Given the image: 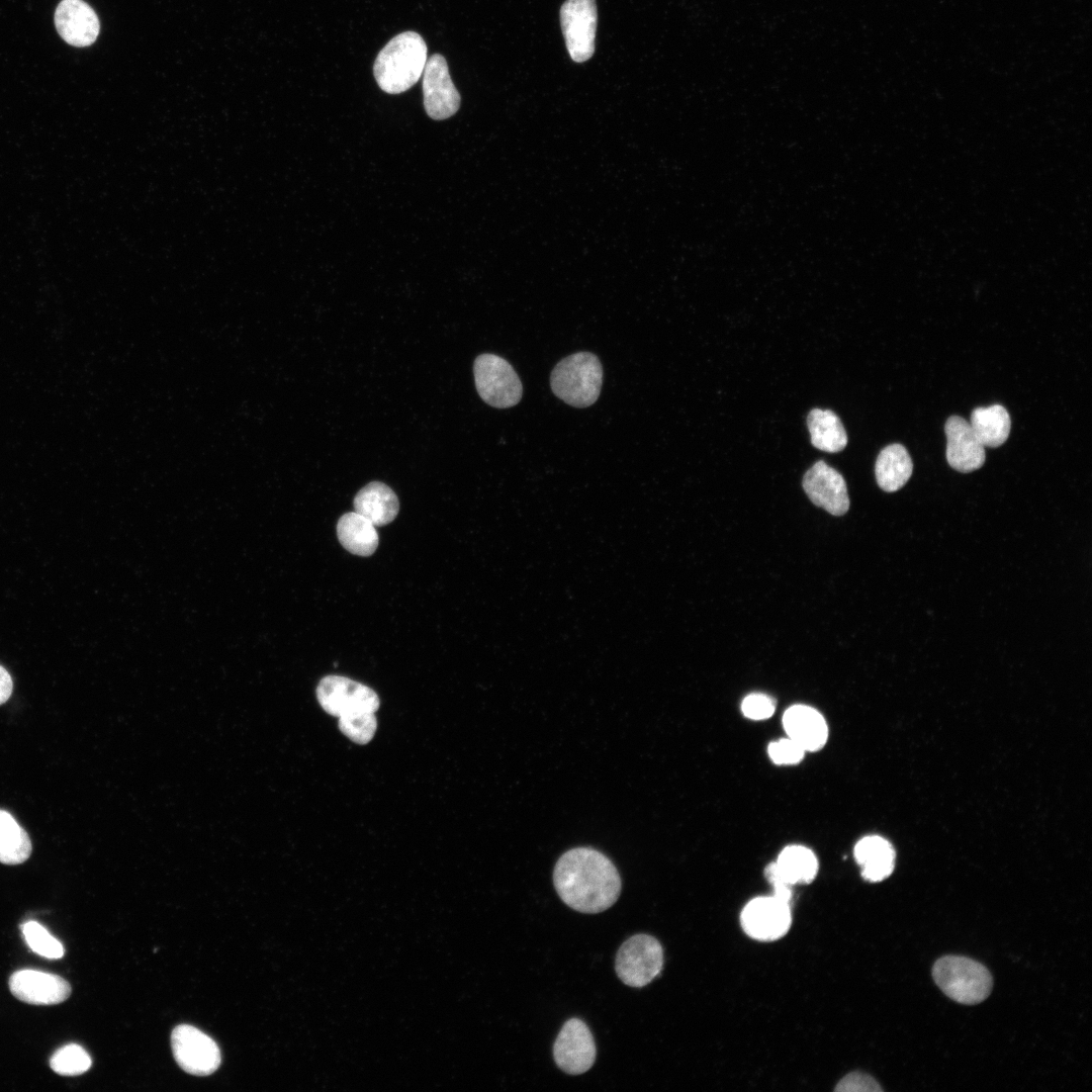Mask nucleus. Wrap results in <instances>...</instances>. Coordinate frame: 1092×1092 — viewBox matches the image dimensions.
I'll return each instance as SVG.
<instances>
[{
    "label": "nucleus",
    "instance_id": "1",
    "mask_svg": "<svg viewBox=\"0 0 1092 1092\" xmlns=\"http://www.w3.org/2000/svg\"><path fill=\"white\" fill-rule=\"evenodd\" d=\"M553 884L567 906L592 914L615 904L622 889L613 861L590 847H576L564 852L554 867Z\"/></svg>",
    "mask_w": 1092,
    "mask_h": 1092
},
{
    "label": "nucleus",
    "instance_id": "15",
    "mask_svg": "<svg viewBox=\"0 0 1092 1092\" xmlns=\"http://www.w3.org/2000/svg\"><path fill=\"white\" fill-rule=\"evenodd\" d=\"M946 435V460L957 471L968 473L983 466L985 447L974 434L970 424L959 416H951L944 426Z\"/></svg>",
    "mask_w": 1092,
    "mask_h": 1092
},
{
    "label": "nucleus",
    "instance_id": "7",
    "mask_svg": "<svg viewBox=\"0 0 1092 1092\" xmlns=\"http://www.w3.org/2000/svg\"><path fill=\"white\" fill-rule=\"evenodd\" d=\"M321 707L330 715L342 717L361 712H376L377 694L369 687L340 675H328L316 688Z\"/></svg>",
    "mask_w": 1092,
    "mask_h": 1092
},
{
    "label": "nucleus",
    "instance_id": "13",
    "mask_svg": "<svg viewBox=\"0 0 1092 1092\" xmlns=\"http://www.w3.org/2000/svg\"><path fill=\"white\" fill-rule=\"evenodd\" d=\"M803 488L811 502L833 516L844 515L849 508L846 482L842 475L824 461H817L803 477Z\"/></svg>",
    "mask_w": 1092,
    "mask_h": 1092
},
{
    "label": "nucleus",
    "instance_id": "24",
    "mask_svg": "<svg viewBox=\"0 0 1092 1092\" xmlns=\"http://www.w3.org/2000/svg\"><path fill=\"white\" fill-rule=\"evenodd\" d=\"M807 426L812 445L828 453H836L847 445L845 429L830 410L813 408L807 417Z\"/></svg>",
    "mask_w": 1092,
    "mask_h": 1092
},
{
    "label": "nucleus",
    "instance_id": "12",
    "mask_svg": "<svg viewBox=\"0 0 1092 1092\" xmlns=\"http://www.w3.org/2000/svg\"><path fill=\"white\" fill-rule=\"evenodd\" d=\"M424 107L427 114L435 120H443L454 115L461 102V96L454 86L445 58L434 54L428 58L423 72Z\"/></svg>",
    "mask_w": 1092,
    "mask_h": 1092
},
{
    "label": "nucleus",
    "instance_id": "14",
    "mask_svg": "<svg viewBox=\"0 0 1092 1092\" xmlns=\"http://www.w3.org/2000/svg\"><path fill=\"white\" fill-rule=\"evenodd\" d=\"M9 989L15 998L33 1005L59 1004L71 994V985L62 977L31 969L13 973Z\"/></svg>",
    "mask_w": 1092,
    "mask_h": 1092
},
{
    "label": "nucleus",
    "instance_id": "10",
    "mask_svg": "<svg viewBox=\"0 0 1092 1092\" xmlns=\"http://www.w3.org/2000/svg\"><path fill=\"white\" fill-rule=\"evenodd\" d=\"M740 922L750 937L760 941L777 940L791 926V904L775 896L756 897L744 906Z\"/></svg>",
    "mask_w": 1092,
    "mask_h": 1092
},
{
    "label": "nucleus",
    "instance_id": "11",
    "mask_svg": "<svg viewBox=\"0 0 1092 1092\" xmlns=\"http://www.w3.org/2000/svg\"><path fill=\"white\" fill-rule=\"evenodd\" d=\"M596 1056L595 1039L587 1025L578 1018L567 1020L553 1045L558 1068L569 1075H580L593 1067Z\"/></svg>",
    "mask_w": 1092,
    "mask_h": 1092
},
{
    "label": "nucleus",
    "instance_id": "16",
    "mask_svg": "<svg viewBox=\"0 0 1092 1092\" xmlns=\"http://www.w3.org/2000/svg\"><path fill=\"white\" fill-rule=\"evenodd\" d=\"M55 24L66 42L80 48L92 44L100 30L97 14L83 0H62L55 12Z\"/></svg>",
    "mask_w": 1092,
    "mask_h": 1092
},
{
    "label": "nucleus",
    "instance_id": "4",
    "mask_svg": "<svg viewBox=\"0 0 1092 1092\" xmlns=\"http://www.w3.org/2000/svg\"><path fill=\"white\" fill-rule=\"evenodd\" d=\"M932 977L947 997L967 1005L984 1001L993 987V979L987 968L966 957L940 958L932 968Z\"/></svg>",
    "mask_w": 1092,
    "mask_h": 1092
},
{
    "label": "nucleus",
    "instance_id": "26",
    "mask_svg": "<svg viewBox=\"0 0 1092 1092\" xmlns=\"http://www.w3.org/2000/svg\"><path fill=\"white\" fill-rule=\"evenodd\" d=\"M91 1064L88 1053L75 1043L59 1049L50 1060L52 1070L63 1076L81 1075L90 1069Z\"/></svg>",
    "mask_w": 1092,
    "mask_h": 1092
},
{
    "label": "nucleus",
    "instance_id": "5",
    "mask_svg": "<svg viewBox=\"0 0 1092 1092\" xmlns=\"http://www.w3.org/2000/svg\"><path fill=\"white\" fill-rule=\"evenodd\" d=\"M473 374L479 396L490 406L508 408L520 402L523 385L506 359L494 354H481L474 360Z\"/></svg>",
    "mask_w": 1092,
    "mask_h": 1092
},
{
    "label": "nucleus",
    "instance_id": "8",
    "mask_svg": "<svg viewBox=\"0 0 1092 1092\" xmlns=\"http://www.w3.org/2000/svg\"><path fill=\"white\" fill-rule=\"evenodd\" d=\"M173 1056L182 1070L207 1076L217 1070L221 1057L216 1042L198 1028L180 1024L171 1034Z\"/></svg>",
    "mask_w": 1092,
    "mask_h": 1092
},
{
    "label": "nucleus",
    "instance_id": "17",
    "mask_svg": "<svg viewBox=\"0 0 1092 1092\" xmlns=\"http://www.w3.org/2000/svg\"><path fill=\"white\" fill-rule=\"evenodd\" d=\"M818 861L815 854L802 845L787 846L776 862L768 864L765 876L772 887L810 883L816 877Z\"/></svg>",
    "mask_w": 1092,
    "mask_h": 1092
},
{
    "label": "nucleus",
    "instance_id": "28",
    "mask_svg": "<svg viewBox=\"0 0 1092 1092\" xmlns=\"http://www.w3.org/2000/svg\"><path fill=\"white\" fill-rule=\"evenodd\" d=\"M338 726L353 742L366 744L375 734L377 720L374 712H361L339 717Z\"/></svg>",
    "mask_w": 1092,
    "mask_h": 1092
},
{
    "label": "nucleus",
    "instance_id": "20",
    "mask_svg": "<svg viewBox=\"0 0 1092 1092\" xmlns=\"http://www.w3.org/2000/svg\"><path fill=\"white\" fill-rule=\"evenodd\" d=\"M854 857L861 867V876L871 882L888 878L894 870V848L881 836L872 835L860 839L854 847Z\"/></svg>",
    "mask_w": 1092,
    "mask_h": 1092
},
{
    "label": "nucleus",
    "instance_id": "23",
    "mask_svg": "<svg viewBox=\"0 0 1092 1092\" xmlns=\"http://www.w3.org/2000/svg\"><path fill=\"white\" fill-rule=\"evenodd\" d=\"M969 424L985 448H996L1003 445L1011 429L1009 414L1001 404L975 408L971 413Z\"/></svg>",
    "mask_w": 1092,
    "mask_h": 1092
},
{
    "label": "nucleus",
    "instance_id": "25",
    "mask_svg": "<svg viewBox=\"0 0 1092 1092\" xmlns=\"http://www.w3.org/2000/svg\"><path fill=\"white\" fill-rule=\"evenodd\" d=\"M31 841L26 831L13 816L0 810V862L19 864L31 853Z\"/></svg>",
    "mask_w": 1092,
    "mask_h": 1092
},
{
    "label": "nucleus",
    "instance_id": "6",
    "mask_svg": "<svg viewBox=\"0 0 1092 1092\" xmlns=\"http://www.w3.org/2000/svg\"><path fill=\"white\" fill-rule=\"evenodd\" d=\"M663 967V949L653 936L639 933L625 940L618 949L615 970L626 985L641 988L653 981Z\"/></svg>",
    "mask_w": 1092,
    "mask_h": 1092
},
{
    "label": "nucleus",
    "instance_id": "32",
    "mask_svg": "<svg viewBox=\"0 0 1092 1092\" xmlns=\"http://www.w3.org/2000/svg\"><path fill=\"white\" fill-rule=\"evenodd\" d=\"M13 682L9 672L0 665V705L4 704L11 696Z\"/></svg>",
    "mask_w": 1092,
    "mask_h": 1092
},
{
    "label": "nucleus",
    "instance_id": "18",
    "mask_svg": "<svg viewBox=\"0 0 1092 1092\" xmlns=\"http://www.w3.org/2000/svg\"><path fill=\"white\" fill-rule=\"evenodd\" d=\"M784 728L789 738L798 743L805 751L821 749L827 741L828 728L823 716L815 709L805 705L789 708L783 718Z\"/></svg>",
    "mask_w": 1092,
    "mask_h": 1092
},
{
    "label": "nucleus",
    "instance_id": "22",
    "mask_svg": "<svg viewBox=\"0 0 1092 1092\" xmlns=\"http://www.w3.org/2000/svg\"><path fill=\"white\" fill-rule=\"evenodd\" d=\"M337 535L346 550L359 556L372 555L379 543L375 526L356 512L347 513L339 519Z\"/></svg>",
    "mask_w": 1092,
    "mask_h": 1092
},
{
    "label": "nucleus",
    "instance_id": "21",
    "mask_svg": "<svg viewBox=\"0 0 1092 1092\" xmlns=\"http://www.w3.org/2000/svg\"><path fill=\"white\" fill-rule=\"evenodd\" d=\"M913 463L901 444L886 446L878 455L875 473L878 485L887 492L899 490L909 480Z\"/></svg>",
    "mask_w": 1092,
    "mask_h": 1092
},
{
    "label": "nucleus",
    "instance_id": "27",
    "mask_svg": "<svg viewBox=\"0 0 1092 1092\" xmlns=\"http://www.w3.org/2000/svg\"><path fill=\"white\" fill-rule=\"evenodd\" d=\"M20 928L27 945L33 952L51 960L61 959L64 956L63 944L38 922L30 920L21 924Z\"/></svg>",
    "mask_w": 1092,
    "mask_h": 1092
},
{
    "label": "nucleus",
    "instance_id": "30",
    "mask_svg": "<svg viewBox=\"0 0 1092 1092\" xmlns=\"http://www.w3.org/2000/svg\"><path fill=\"white\" fill-rule=\"evenodd\" d=\"M775 708V701L763 694L748 695L741 705L743 715L752 720L769 718L774 714Z\"/></svg>",
    "mask_w": 1092,
    "mask_h": 1092
},
{
    "label": "nucleus",
    "instance_id": "19",
    "mask_svg": "<svg viewBox=\"0 0 1092 1092\" xmlns=\"http://www.w3.org/2000/svg\"><path fill=\"white\" fill-rule=\"evenodd\" d=\"M354 508L356 513L368 519L374 526H385L397 516L399 503L388 485L372 481L357 492Z\"/></svg>",
    "mask_w": 1092,
    "mask_h": 1092
},
{
    "label": "nucleus",
    "instance_id": "9",
    "mask_svg": "<svg viewBox=\"0 0 1092 1092\" xmlns=\"http://www.w3.org/2000/svg\"><path fill=\"white\" fill-rule=\"evenodd\" d=\"M560 23L571 59L577 63L590 59L598 24L596 0H566L560 8Z\"/></svg>",
    "mask_w": 1092,
    "mask_h": 1092
},
{
    "label": "nucleus",
    "instance_id": "31",
    "mask_svg": "<svg viewBox=\"0 0 1092 1092\" xmlns=\"http://www.w3.org/2000/svg\"><path fill=\"white\" fill-rule=\"evenodd\" d=\"M842 1091H881L879 1084L869 1075L853 1073L846 1076L837 1086Z\"/></svg>",
    "mask_w": 1092,
    "mask_h": 1092
},
{
    "label": "nucleus",
    "instance_id": "3",
    "mask_svg": "<svg viewBox=\"0 0 1092 1092\" xmlns=\"http://www.w3.org/2000/svg\"><path fill=\"white\" fill-rule=\"evenodd\" d=\"M603 382V367L590 352H577L561 359L550 375L553 393L574 407L597 401Z\"/></svg>",
    "mask_w": 1092,
    "mask_h": 1092
},
{
    "label": "nucleus",
    "instance_id": "29",
    "mask_svg": "<svg viewBox=\"0 0 1092 1092\" xmlns=\"http://www.w3.org/2000/svg\"><path fill=\"white\" fill-rule=\"evenodd\" d=\"M805 750L791 738L780 739L768 746V755L777 764H795L802 760Z\"/></svg>",
    "mask_w": 1092,
    "mask_h": 1092
},
{
    "label": "nucleus",
    "instance_id": "2",
    "mask_svg": "<svg viewBox=\"0 0 1092 1092\" xmlns=\"http://www.w3.org/2000/svg\"><path fill=\"white\" fill-rule=\"evenodd\" d=\"M427 60L428 48L423 37L418 32L404 31L392 37L379 52L373 75L382 91L399 94L420 80Z\"/></svg>",
    "mask_w": 1092,
    "mask_h": 1092
}]
</instances>
